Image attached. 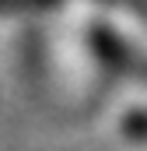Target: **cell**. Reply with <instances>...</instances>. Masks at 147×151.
Here are the masks:
<instances>
[{"mask_svg":"<svg viewBox=\"0 0 147 151\" xmlns=\"http://www.w3.org/2000/svg\"><path fill=\"white\" fill-rule=\"evenodd\" d=\"M123 130L137 141H147V113H130L123 119Z\"/></svg>","mask_w":147,"mask_h":151,"instance_id":"cell-1","label":"cell"},{"mask_svg":"<svg viewBox=\"0 0 147 151\" xmlns=\"http://www.w3.org/2000/svg\"><path fill=\"white\" fill-rule=\"evenodd\" d=\"M53 0H0V11H21V7H46Z\"/></svg>","mask_w":147,"mask_h":151,"instance_id":"cell-2","label":"cell"}]
</instances>
